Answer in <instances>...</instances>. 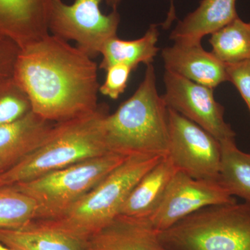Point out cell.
<instances>
[{"label":"cell","instance_id":"cell-1","mask_svg":"<svg viewBox=\"0 0 250 250\" xmlns=\"http://www.w3.org/2000/svg\"><path fill=\"white\" fill-rule=\"evenodd\" d=\"M31 111L54 123L98 107V65L66 41L49 35L21 49L14 74Z\"/></svg>","mask_w":250,"mask_h":250},{"label":"cell","instance_id":"cell-2","mask_svg":"<svg viewBox=\"0 0 250 250\" xmlns=\"http://www.w3.org/2000/svg\"><path fill=\"white\" fill-rule=\"evenodd\" d=\"M108 114V105L101 103L91 113L56 123L40 147L14 167L0 173V188L28 182L111 152L104 130Z\"/></svg>","mask_w":250,"mask_h":250},{"label":"cell","instance_id":"cell-3","mask_svg":"<svg viewBox=\"0 0 250 250\" xmlns=\"http://www.w3.org/2000/svg\"><path fill=\"white\" fill-rule=\"evenodd\" d=\"M110 152L126 156L165 157L169 152L168 109L156 85L152 63L132 96L121 104L104 123Z\"/></svg>","mask_w":250,"mask_h":250},{"label":"cell","instance_id":"cell-4","mask_svg":"<svg viewBox=\"0 0 250 250\" xmlns=\"http://www.w3.org/2000/svg\"><path fill=\"white\" fill-rule=\"evenodd\" d=\"M162 158L152 155L128 156L60 217L36 221L85 243L120 215L122 207L136 184Z\"/></svg>","mask_w":250,"mask_h":250},{"label":"cell","instance_id":"cell-5","mask_svg":"<svg viewBox=\"0 0 250 250\" xmlns=\"http://www.w3.org/2000/svg\"><path fill=\"white\" fill-rule=\"evenodd\" d=\"M157 233L166 250H250V204L208 206Z\"/></svg>","mask_w":250,"mask_h":250},{"label":"cell","instance_id":"cell-6","mask_svg":"<svg viewBox=\"0 0 250 250\" xmlns=\"http://www.w3.org/2000/svg\"><path fill=\"white\" fill-rule=\"evenodd\" d=\"M127 157L108 153L9 187L36 202L37 211L34 220H54L65 213Z\"/></svg>","mask_w":250,"mask_h":250},{"label":"cell","instance_id":"cell-7","mask_svg":"<svg viewBox=\"0 0 250 250\" xmlns=\"http://www.w3.org/2000/svg\"><path fill=\"white\" fill-rule=\"evenodd\" d=\"M103 0H75L71 5L55 0L49 20L52 35L76 42L77 48L91 59L101 54L104 46L116 37L121 22L117 10L104 15Z\"/></svg>","mask_w":250,"mask_h":250},{"label":"cell","instance_id":"cell-8","mask_svg":"<svg viewBox=\"0 0 250 250\" xmlns=\"http://www.w3.org/2000/svg\"><path fill=\"white\" fill-rule=\"evenodd\" d=\"M168 109L169 152L176 168L195 179L218 181L221 143L206 130Z\"/></svg>","mask_w":250,"mask_h":250},{"label":"cell","instance_id":"cell-9","mask_svg":"<svg viewBox=\"0 0 250 250\" xmlns=\"http://www.w3.org/2000/svg\"><path fill=\"white\" fill-rule=\"evenodd\" d=\"M163 100L173 110L198 125L220 143L235 140L236 133L225 120V108L215 100L213 89L166 70Z\"/></svg>","mask_w":250,"mask_h":250},{"label":"cell","instance_id":"cell-10","mask_svg":"<svg viewBox=\"0 0 250 250\" xmlns=\"http://www.w3.org/2000/svg\"><path fill=\"white\" fill-rule=\"evenodd\" d=\"M235 202L218 181L195 179L177 170L160 204L146 219L154 230L161 231L205 207Z\"/></svg>","mask_w":250,"mask_h":250},{"label":"cell","instance_id":"cell-11","mask_svg":"<svg viewBox=\"0 0 250 250\" xmlns=\"http://www.w3.org/2000/svg\"><path fill=\"white\" fill-rule=\"evenodd\" d=\"M166 70L214 89L229 82L227 64L202 47L201 42H174L161 52Z\"/></svg>","mask_w":250,"mask_h":250},{"label":"cell","instance_id":"cell-12","mask_svg":"<svg viewBox=\"0 0 250 250\" xmlns=\"http://www.w3.org/2000/svg\"><path fill=\"white\" fill-rule=\"evenodd\" d=\"M55 0H0V29L14 36L21 48L49 34Z\"/></svg>","mask_w":250,"mask_h":250},{"label":"cell","instance_id":"cell-13","mask_svg":"<svg viewBox=\"0 0 250 250\" xmlns=\"http://www.w3.org/2000/svg\"><path fill=\"white\" fill-rule=\"evenodd\" d=\"M55 124L31 111L17 121L0 126V173L40 147Z\"/></svg>","mask_w":250,"mask_h":250},{"label":"cell","instance_id":"cell-14","mask_svg":"<svg viewBox=\"0 0 250 250\" xmlns=\"http://www.w3.org/2000/svg\"><path fill=\"white\" fill-rule=\"evenodd\" d=\"M85 250H166L146 218L119 215L85 242Z\"/></svg>","mask_w":250,"mask_h":250},{"label":"cell","instance_id":"cell-15","mask_svg":"<svg viewBox=\"0 0 250 250\" xmlns=\"http://www.w3.org/2000/svg\"><path fill=\"white\" fill-rule=\"evenodd\" d=\"M236 0H202L195 11L179 21L171 32L174 42H201L238 17Z\"/></svg>","mask_w":250,"mask_h":250},{"label":"cell","instance_id":"cell-16","mask_svg":"<svg viewBox=\"0 0 250 250\" xmlns=\"http://www.w3.org/2000/svg\"><path fill=\"white\" fill-rule=\"evenodd\" d=\"M177 170L168 156L163 157L136 184L122 207L120 215L149 218L160 204Z\"/></svg>","mask_w":250,"mask_h":250},{"label":"cell","instance_id":"cell-17","mask_svg":"<svg viewBox=\"0 0 250 250\" xmlns=\"http://www.w3.org/2000/svg\"><path fill=\"white\" fill-rule=\"evenodd\" d=\"M0 241L16 250H85V243L36 220L22 228H0Z\"/></svg>","mask_w":250,"mask_h":250},{"label":"cell","instance_id":"cell-18","mask_svg":"<svg viewBox=\"0 0 250 250\" xmlns=\"http://www.w3.org/2000/svg\"><path fill=\"white\" fill-rule=\"evenodd\" d=\"M159 36L158 26L153 24L144 36L136 40H123L118 36L113 38L102 50L103 60L100 69L106 70L112 65L123 64L134 70L139 64H152L159 51L156 46Z\"/></svg>","mask_w":250,"mask_h":250},{"label":"cell","instance_id":"cell-19","mask_svg":"<svg viewBox=\"0 0 250 250\" xmlns=\"http://www.w3.org/2000/svg\"><path fill=\"white\" fill-rule=\"evenodd\" d=\"M220 143L219 182L232 196L241 197L250 204V154L238 149L235 140Z\"/></svg>","mask_w":250,"mask_h":250},{"label":"cell","instance_id":"cell-20","mask_svg":"<svg viewBox=\"0 0 250 250\" xmlns=\"http://www.w3.org/2000/svg\"><path fill=\"white\" fill-rule=\"evenodd\" d=\"M212 53L225 64L250 60V22L238 16L225 27L210 34Z\"/></svg>","mask_w":250,"mask_h":250},{"label":"cell","instance_id":"cell-21","mask_svg":"<svg viewBox=\"0 0 250 250\" xmlns=\"http://www.w3.org/2000/svg\"><path fill=\"white\" fill-rule=\"evenodd\" d=\"M37 205L11 187L0 188V228H22L36 218Z\"/></svg>","mask_w":250,"mask_h":250},{"label":"cell","instance_id":"cell-22","mask_svg":"<svg viewBox=\"0 0 250 250\" xmlns=\"http://www.w3.org/2000/svg\"><path fill=\"white\" fill-rule=\"evenodd\" d=\"M31 111L27 94L14 77L0 83V126L17 121Z\"/></svg>","mask_w":250,"mask_h":250},{"label":"cell","instance_id":"cell-23","mask_svg":"<svg viewBox=\"0 0 250 250\" xmlns=\"http://www.w3.org/2000/svg\"><path fill=\"white\" fill-rule=\"evenodd\" d=\"M132 70L131 67L123 64H116L108 67L106 70V80L100 85L99 92L113 100L119 98L127 86Z\"/></svg>","mask_w":250,"mask_h":250},{"label":"cell","instance_id":"cell-24","mask_svg":"<svg viewBox=\"0 0 250 250\" xmlns=\"http://www.w3.org/2000/svg\"><path fill=\"white\" fill-rule=\"evenodd\" d=\"M229 82L235 87L246 104L250 113V60L227 64Z\"/></svg>","mask_w":250,"mask_h":250},{"label":"cell","instance_id":"cell-25","mask_svg":"<svg viewBox=\"0 0 250 250\" xmlns=\"http://www.w3.org/2000/svg\"><path fill=\"white\" fill-rule=\"evenodd\" d=\"M108 6H111L113 10H117V8L121 4L123 0H105ZM174 0H170L171 6L170 11L167 14V17L166 21L164 23V28H168L170 27V24L173 22V21L176 18L175 9L174 6Z\"/></svg>","mask_w":250,"mask_h":250},{"label":"cell","instance_id":"cell-26","mask_svg":"<svg viewBox=\"0 0 250 250\" xmlns=\"http://www.w3.org/2000/svg\"><path fill=\"white\" fill-rule=\"evenodd\" d=\"M0 250H16L13 249V248H10V247L6 246L4 243H1L0 241Z\"/></svg>","mask_w":250,"mask_h":250},{"label":"cell","instance_id":"cell-27","mask_svg":"<svg viewBox=\"0 0 250 250\" xmlns=\"http://www.w3.org/2000/svg\"><path fill=\"white\" fill-rule=\"evenodd\" d=\"M1 65H2V61H1V56H0V70H1V67H2Z\"/></svg>","mask_w":250,"mask_h":250}]
</instances>
